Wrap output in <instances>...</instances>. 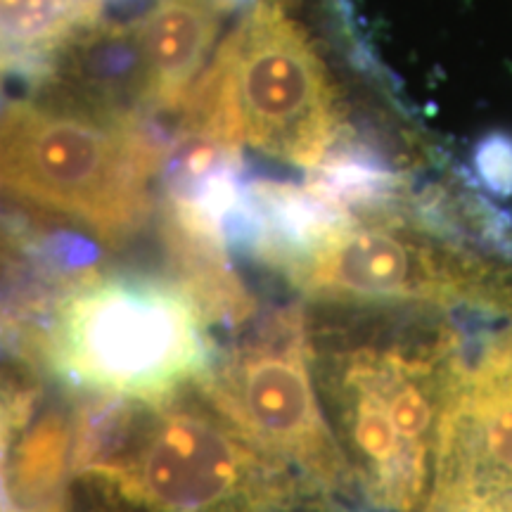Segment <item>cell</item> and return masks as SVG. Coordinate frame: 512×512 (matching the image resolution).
<instances>
[{"instance_id":"6da1fadb","label":"cell","mask_w":512,"mask_h":512,"mask_svg":"<svg viewBox=\"0 0 512 512\" xmlns=\"http://www.w3.org/2000/svg\"><path fill=\"white\" fill-rule=\"evenodd\" d=\"M207 318L178 283L140 273L69 278L12 349L72 392L166 401L197 387L214 366Z\"/></svg>"},{"instance_id":"7a4b0ae2","label":"cell","mask_w":512,"mask_h":512,"mask_svg":"<svg viewBox=\"0 0 512 512\" xmlns=\"http://www.w3.org/2000/svg\"><path fill=\"white\" fill-rule=\"evenodd\" d=\"M86 482L145 512H292L306 486L195 392L114 408Z\"/></svg>"},{"instance_id":"3957f363","label":"cell","mask_w":512,"mask_h":512,"mask_svg":"<svg viewBox=\"0 0 512 512\" xmlns=\"http://www.w3.org/2000/svg\"><path fill=\"white\" fill-rule=\"evenodd\" d=\"M162 150L136 114H107L50 95L0 98V195L91 230L112 247L152 214Z\"/></svg>"},{"instance_id":"277c9868","label":"cell","mask_w":512,"mask_h":512,"mask_svg":"<svg viewBox=\"0 0 512 512\" xmlns=\"http://www.w3.org/2000/svg\"><path fill=\"white\" fill-rule=\"evenodd\" d=\"M278 271L323 304L512 306V261L460 245L396 197L342 211Z\"/></svg>"},{"instance_id":"5b68a950","label":"cell","mask_w":512,"mask_h":512,"mask_svg":"<svg viewBox=\"0 0 512 512\" xmlns=\"http://www.w3.org/2000/svg\"><path fill=\"white\" fill-rule=\"evenodd\" d=\"M216 60L226 72L242 145L313 174L347 162L396 171L361 150L342 81L287 0H256Z\"/></svg>"},{"instance_id":"8992f818","label":"cell","mask_w":512,"mask_h":512,"mask_svg":"<svg viewBox=\"0 0 512 512\" xmlns=\"http://www.w3.org/2000/svg\"><path fill=\"white\" fill-rule=\"evenodd\" d=\"M309 358L304 311H278L216 351L195 392L268 453L313 482L337 486L347 482L349 465L320 411Z\"/></svg>"},{"instance_id":"52a82bcc","label":"cell","mask_w":512,"mask_h":512,"mask_svg":"<svg viewBox=\"0 0 512 512\" xmlns=\"http://www.w3.org/2000/svg\"><path fill=\"white\" fill-rule=\"evenodd\" d=\"M223 10L216 0H155L143 29L147 105L181 110L219 34Z\"/></svg>"},{"instance_id":"ba28073f","label":"cell","mask_w":512,"mask_h":512,"mask_svg":"<svg viewBox=\"0 0 512 512\" xmlns=\"http://www.w3.org/2000/svg\"><path fill=\"white\" fill-rule=\"evenodd\" d=\"M479 448L498 475H512V394L486 392L479 418Z\"/></svg>"},{"instance_id":"9c48e42d","label":"cell","mask_w":512,"mask_h":512,"mask_svg":"<svg viewBox=\"0 0 512 512\" xmlns=\"http://www.w3.org/2000/svg\"><path fill=\"white\" fill-rule=\"evenodd\" d=\"M477 176L496 195H512V140L505 136H489L479 145Z\"/></svg>"}]
</instances>
